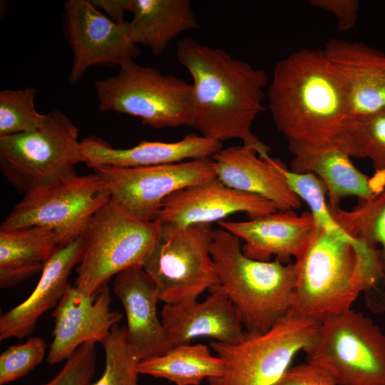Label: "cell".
<instances>
[{
	"label": "cell",
	"instance_id": "2",
	"mask_svg": "<svg viewBox=\"0 0 385 385\" xmlns=\"http://www.w3.org/2000/svg\"><path fill=\"white\" fill-rule=\"evenodd\" d=\"M267 95L289 145L335 143L347 123L342 83L322 49L300 48L277 62Z\"/></svg>",
	"mask_w": 385,
	"mask_h": 385
},
{
	"label": "cell",
	"instance_id": "27",
	"mask_svg": "<svg viewBox=\"0 0 385 385\" xmlns=\"http://www.w3.org/2000/svg\"><path fill=\"white\" fill-rule=\"evenodd\" d=\"M330 210L347 234L378 250L385 279V185L372 199L350 211L339 207Z\"/></svg>",
	"mask_w": 385,
	"mask_h": 385
},
{
	"label": "cell",
	"instance_id": "11",
	"mask_svg": "<svg viewBox=\"0 0 385 385\" xmlns=\"http://www.w3.org/2000/svg\"><path fill=\"white\" fill-rule=\"evenodd\" d=\"M111 198L99 175L75 174L26 193L0 228L48 227L58 235L62 246L82 236L95 214Z\"/></svg>",
	"mask_w": 385,
	"mask_h": 385
},
{
	"label": "cell",
	"instance_id": "34",
	"mask_svg": "<svg viewBox=\"0 0 385 385\" xmlns=\"http://www.w3.org/2000/svg\"><path fill=\"white\" fill-rule=\"evenodd\" d=\"M272 385H337V383L325 369L306 361L289 366Z\"/></svg>",
	"mask_w": 385,
	"mask_h": 385
},
{
	"label": "cell",
	"instance_id": "23",
	"mask_svg": "<svg viewBox=\"0 0 385 385\" xmlns=\"http://www.w3.org/2000/svg\"><path fill=\"white\" fill-rule=\"evenodd\" d=\"M293 158L291 171L312 173L326 187L329 207H339L341 200L355 196L363 201L375 197L382 188L373 178L361 172L351 158L337 144L322 145H289Z\"/></svg>",
	"mask_w": 385,
	"mask_h": 385
},
{
	"label": "cell",
	"instance_id": "21",
	"mask_svg": "<svg viewBox=\"0 0 385 385\" xmlns=\"http://www.w3.org/2000/svg\"><path fill=\"white\" fill-rule=\"evenodd\" d=\"M83 163L90 168L145 167L212 158L222 148V142L191 133L178 141L142 140L133 147L119 149L102 138L91 135L81 140Z\"/></svg>",
	"mask_w": 385,
	"mask_h": 385
},
{
	"label": "cell",
	"instance_id": "20",
	"mask_svg": "<svg viewBox=\"0 0 385 385\" xmlns=\"http://www.w3.org/2000/svg\"><path fill=\"white\" fill-rule=\"evenodd\" d=\"M216 177L228 187L259 195L278 210H294L301 200L289 189L278 164L279 160L261 155L254 146L243 144L222 148L212 158Z\"/></svg>",
	"mask_w": 385,
	"mask_h": 385
},
{
	"label": "cell",
	"instance_id": "30",
	"mask_svg": "<svg viewBox=\"0 0 385 385\" xmlns=\"http://www.w3.org/2000/svg\"><path fill=\"white\" fill-rule=\"evenodd\" d=\"M34 88L4 89L0 92V137L29 133L40 128L47 113L37 111Z\"/></svg>",
	"mask_w": 385,
	"mask_h": 385
},
{
	"label": "cell",
	"instance_id": "29",
	"mask_svg": "<svg viewBox=\"0 0 385 385\" xmlns=\"http://www.w3.org/2000/svg\"><path fill=\"white\" fill-rule=\"evenodd\" d=\"M101 344L105 352L104 369L101 377L89 385H138L140 359L127 341L125 326H114Z\"/></svg>",
	"mask_w": 385,
	"mask_h": 385
},
{
	"label": "cell",
	"instance_id": "9",
	"mask_svg": "<svg viewBox=\"0 0 385 385\" xmlns=\"http://www.w3.org/2000/svg\"><path fill=\"white\" fill-rule=\"evenodd\" d=\"M304 352L337 385H385V334L361 312L350 309L323 319Z\"/></svg>",
	"mask_w": 385,
	"mask_h": 385
},
{
	"label": "cell",
	"instance_id": "14",
	"mask_svg": "<svg viewBox=\"0 0 385 385\" xmlns=\"http://www.w3.org/2000/svg\"><path fill=\"white\" fill-rule=\"evenodd\" d=\"M111 299L108 283L91 296L68 286L52 313L53 341L46 356L50 365L66 361L86 342L104 341L123 319L120 312L111 309Z\"/></svg>",
	"mask_w": 385,
	"mask_h": 385
},
{
	"label": "cell",
	"instance_id": "1",
	"mask_svg": "<svg viewBox=\"0 0 385 385\" xmlns=\"http://www.w3.org/2000/svg\"><path fill=\"white\" fill-rule=\"evenodd\" d=\"M176 55L192 78V127L205 137L220 142L240 139L261 155L269 154V147L251 131L264 110L268 73L190 36L178 41Z\"/></svg>",
	"mask_w": 385,
	"mask_h": 385
},
{
	"label": "cell",
	"instance_id": "5",
	"mask_svg": "<svg viewBox=\"0 0 385 385\" xmlns=\"http://www.w3.org/2000/svg\"><path fill=\"white\" fill-rule=\"evenodd\" d=\"M161 227L160 220L139 218L111 198L95 214L83 234L84 250L75 287L91 296L112 277L143 267Z\"/></svg>",
	"mask_w": 385,
	"mask_h": 385
},
{
	"label": "cell",
	"instance_id": "24",
	"mask_svg": "<svg viewBox=\"0 0 385 385\" xmlns=\"http://www.w3.org/2000/svg\"><path fill=\"white\" fill-rule=\"evenodd\" d=\"M133 17L127 29L135 45L148 47L157 56L181 33L200 28L188 0H130Z\"/></svg>",
	"mask_w": 385,
	"mask_h": 385
},
{
	"label": "cell",
	"instance_id": "19",
	"mask_svg": "<svg viewBox=\"0 0 385 385\" xmlns=\"http://www.w3.org/2000/svg\"><path fill=\"white\" fill-rule=\"evenodd\" d=\"M113 292L125 309L127 341L140 361L173 347L158 315V288L143 267H133L115 276Z\"/></svg>",
	"mask_w": 385,
	"mask_h": 385
},
{
	"label": "cell",
	"instance_id": "31",
	"mask_svg": "<svg viewBox=\"0 0 385 385\" xmlns=\"http://www.w3.org/2000/svg\"><path fill=\"white\" fill-rule=\"evenodd\" d=\"M278 168L289 189L308 205L318 226L329 232L349 235L334 220L328 203L326 187L316 175L294 173L281 160Z\"/></svg>",
	"mask_w": 385,
	"mask_h": 385
},
{
	"label": "cell",
	"instance_id": "37",
	"mask_svg": "<svg viewBox=\"0 0 385 385\" xmlns=\"http://www.w3.org/2000/svg\"><path fill=\"white\" fill-rule=\"evenodd\" d=\"M209 385H210V384H209Z\"/></svg>",
	"mask_w": 385,
	"mask_h": 385
},
{
	"label": "cell",
	"instance_id": "17",
	"mask_svg": "<svg viewBox=\"0 0 385 385\" xmlns=\"http://www.w3.org/2000/svg\"><path fill=\"white\" fill-rule=\"evenodd\" d=\"M220 228L245 243L243 254L249 258L267 262L272 256L282 263L297 259L305 250L317 227L310 212L277 210L245 221L221 220Z\"/></svg>",
	"mask_w": 385,
	"mask_h": 385
},
{
	"label": "cell",
	"instance_id": "35",
	"mask_svg": "<svg viewBox=\"0 0 385 385\" xmlns=\"http://www.w3.org/2000/svg\"><path fill=\"white\" fill-rule=\"evenodd\" d=\"M309 3L331 13L336 18L337 27L341 31L352 29L356 22L360 6L357 0H311Z\"/></svg>",
	"mask_w": 385,
	"mask_h": 385
},
{
	"label": "cell",
	"instance_id": "7",
	"mask_svg": "<svg viewBox=\"0 0 385 385\" xmlns=\"http://www.w3.org/2000/svg\"><path fill=\"white\" fill-rule=\"evenodd\" d=\"M83 163L78 130L64 113L53 109L40 128L0 137V168L20 193L76 174Z\"/></svg>",
	"mask_w": 385,
	"mask_h": 385
},
{
	"label": "cell",
	"instance_id": "15",
	"mask_svg": "<svg viewBox=\"0 0 385 385\" xmlns=\"http://www.w3.org/2000/svg\"><path fill=\"white\" fill-rule=\"evenodd\" d=\"M347 104V122L385 108V53L361 42L332 38L322 49Z\"/></svg>",
	"mask_w": 385,
	"mask_h": 385
},
{
	"label": "cell",
	"instance_id": "12",
	"mask_svg": "<svg viewBox=\"0 0 385 385\" xmlns=\"http://www.w3.org/2000/svg\"><path fill=\"white\" fill-rule=\"evenodd\" d=\"M92 168L106 183L112 199L146 220H158L163 200L171 194L217 178L212 158L145 167Z\"/></svg>",
	"mask_w": 385,
	"mask_h": 385
},
{
	"label": "cell",
	"instance_id": "16",
	"mask_svg": "<svg viewBox=\"0 0 385 385\" xmlns=\"http://www.w3.org/2000/svg\"><path fill=\"white\" fill-rule=\"evenodd\" d=\"M272 202L231 188L217 178L171 194L163 202L158 220L163 224L187 226L220 222L238 212L254 218L277 211Z\"/></svg>",
	"mask_w": 385,
	"mask_h": 385
},
{
	"label": "cell",
	"instance_id": "18",
	"mask_svg": "<svg viewBox=\"0 0 385 385\" xmlns=\"http://www.w3.org/2000/svg\"><path fill=\"white\" fill-rule=\"evenodd\" d=\"M160 319L173 346L199 337L235 344L246 335L238 312L219 284L209 290L203 301L165 304Z\"/></svg>",
	"mask_w": 385,
	"mask_h": 385
},
{
	"label": "cell",
	"instance_id": "36",
	"mask_svg": "<svg viewBox=\"0 0 385 385\" xmlns=\"http://www.w3.org/2000/svg\"><path fill=\"white\" fill-rule=\"evenodd\" d=\"M98 9H103L116 23L125 22V12H130V0H95L92 1Z\"/></svg>",
	"mask_w": 385,
	"mask_h": 385
},
{
	"label": "cell",
	"instance_id": "32",
	"mask_svg": "<svg viewBox=\"0 0 385 385\" xmlns=\"http://www.w3.org/2000/svg\"><path fill=\"white\" fill-rule=\"evenodd\" d=\"M46 349L45 340L37 336L8 347L0 355V385L27 375L42 362Z\"/></svg>",
	"mask_w": 385,
	"mask_h": 385
},
{
	"label": "cell",
	"instance_id": "3",
	"mask_svg": "<svg viewBox=\"0 0 385 385\" xmlns=\"http://www.w3.org/2000/svg\"><path fill=\"white\" fill-rule=\"evenodd\" d=\"M294 264L292 309L318 322L351 309L360 294L385 282L377 250L318 225Z\"/></svg>",
	"mask_w": 385,
	"mask_h": 385
},
{
	"label": "cell",
	"instance_id": "26",
	"mask_svg": "<svg viewBox=\"0 0 385 385\" xmlns=\"http://www.w3.org/2000/svg\"><path fill=\"white\" fill-rule=\"evenodd\" d=\"M222 359L213 356L202 344L173 346L165 353L140 361L139 374L168 380L176 385H200L203 379H217L225 374Z\"/></svg>",
	"mask_w": 385,
	"mask_h": 385
},
{
	"label": "cell",
	"instance_id": "28",
	"mask_svg": "<svg viewBox=\"0 0 385 385\" xmlns=\"http://www.w3.org/2000/svg\"><path fill=\"white\" fill-rule=\"evenodd\" d=\"M335 144L351 158L369 159L385 174V108L346 123Z\"/></svg>",
	"mask_w": 385,
	"mask_h": 385
},
{
	"label": "cell",
	"instance_id": "6",
	"mask_svg": "<svg viewBox=\"0 0 385 385\" xmlns=\"http://www.w3.org/2000/svg\"><path fill=\"white\" fill-rule=\"evenodd\" d=\"M98 109L128 114L155 129L192 126V83L130 60L113 76L95 82Z\"/></svg>",
	"mask_w": 385,
	"mask_h": 385
},
{
	"label": "cell",
	"instance_id": "33",
	"mask_svg": "<svg viewBox=\"0 0 385 385\" xmlns=\"http://www.w3.org/2000/svg\"><path fill=\"white\" fill-rule=\"evenodd\" d=\"M96 366L95 342L81 344L50 381L39 385H89Z\"/></svg>",
	"mask_w": 385,
	"mask_h": 385
},
{
	"label": "cell",
	"instance_id": "8",
	"mask_svg": "<svg viewBox=\"0 0 385 385\" xmlns=\"http://www.w3.org/2000/svg\"><path fill=\"white\" fill-rule=\"evenodd\" d=\"M320 322L292 309L268 331L246 332L235 344L217 341L210 346L225 363L222 376L207 379L210 385H272L289 367L294 356L314 342Z\"/></svg>",
	"mask_w": 385,
	"mask_h": 385
},
{
	"label": "cell",
	"instance_id": "25",
	"mask_svg": "<svg viewBox=\"0 0 385 385\" xmlns=\"http://www.w3.org/2000/svg\"><path fill=\"white\" fill-rule=\"evenodd\" d=\"M60 246L58 235L48 227L0 228V287L15 286L41 272Z\"/></svg>",
	"mask_w": 385,
	"mask_h": 385
},
{
	"label": "cell",
	"instance_id": "13",
	"mask_svg": "<svg viewBox=\"0 0 385 385\" xmlns=\"http://www.w3.org/2000/svg\"><path fill=\"white\" fill-rule=\"evenodd\" d=\"M63 21L65 37L73 56L68 76L71 84L79 81L91 66H120L140 53L129 36L127 21L115 22L92 1H66Z\"/></svg>",
	"mask_w": 385,
	"mask_h": 385
},
{
	"label": "cell",
	"instance_id": "22",
	"mask_svg": "<svg viewBox=\"0 0 385 385\" xmlns=\"http://www.w3.org/2000/svg\"><path fill=\"white\" fill-rule=\"evenodd\" d=\"M84 245L83 235L56 250L31 294L1 316V341L29 336L40 317L57 305L69 285L68 280L72 270L81 262Z\"/></svg>",
	"mask_w": 385,
	"mask_h": 385
},
{
	"label": "cell",
	"instance_id": "10",
	"mask_svg": "<svg viewBox=\"0 0 385 385\" xmlns=\"http://www.w3.org/2000/svg\"><path fill=\"white\" fill-rule=\"evenodd\" d=\"M213 231L207 223H162L160 237L143 265L158 288L160 301L178 304L197 300L219 284L210 252Z\"/></svg>",
	"mask_w": 385,
	"mask_h": 385
},
{
	"label": "cell",
	"instance_id": "4",
	"mask_svg": "<svg viewBox=\"0 0 385 385\" xmlns=\"http://www.w3.org/2000/svg\"><path fill=\"white\" fill-rule=\"evenodd\" d=\"M210 252L219 285L238 312L246 332L268 331L292 309L294 262L249 258L240 239L222 228L213 231Z\"/></svg>",
	"mask_w": 385,
	"mask_h": 385
}]
</instances>
